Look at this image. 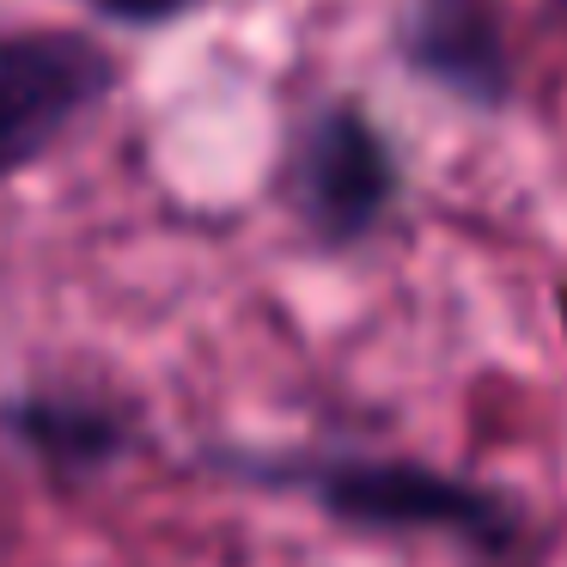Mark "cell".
I'll return each mask as SVG.
<instances>
[{
	"instance_id": "6da1fadb",
	"label": "cell",
	"mask_w": 567,
	"mask_h": 567,
	"mask_svg": "<svg viewBox=\"0 0 567 567\" xmlns=\"http://www.w3.org/2000/svg\"><path fill=\"white\" fill-rule=\"evenodd\" d=\"M116 86L104 43L62 25L0 31V177L25 172Z\"/></svg>"
},
{
	"instance_id": "7a4b0ae2",
	"label": "cell",
	"mask_w": 567,
	"mask_h": 567,
	"mask_svg": "<svg viewBox=\"0 0 567 567\" xmlns=\"http://www.w3.org/2000/svg\"><path fill=\"white\" fill-rule=\"evenodd\" d=\"M396 196V159L354 104H323L293 147V202L330 245L367 238Z\"/></svg>"
},
{
	"instance_id": "3957f363",
	"label": "cell",
	"mask_w": 567,
	"mask_h": 567,
	"mask_svg": "<svg viewBox=\"0 0 567 567\" xmlns=\"http://www.w3.org/2000/svg\"><path fill=\"white\" fill-rule=\"evenodd\" d=\"M403 62L470 104H506L513 50L488 0H409Z\"/></svg>"
},
{
	"instance_id": "277c9868",
	"label": "cell",
	"mask_w": 567,
	"mask_h": 567,
	"mask_svg": "<svg viewBox=\"0 0 567 567\" xmlns=\"http://www.w3.org/2000/svg\"><path fill=\"white\" fill-rule=\"evenodd\" d=\"M318 494L336 513H354L367 525H457V530H482V537H506V518L476 488L440 482L427 470L348 464V470H323Z\"/></svg>"
},
{
	"instance_id": "5b68a950",
	"label": "cell",
	"mask_w": 567,
	"mask_h": 567,
	"mask_svg": "<svg viewBox=\"0 0 567 567\" xmlns=\"http://www.w3.org/2000/svg\"><path fill=\"white\" fill-rule=\"evenodd\" d=\"M25 433L55 457H104L116 445V421L80 403H31L25 409Z\"/></svg>"
},
{
	"instance_id": "8992f818",
	"label": "cell",
	"mask_w": 567,
	"mask_h": 567,
	"mask_svg": "<svg viewBox=\"0 0 567 567\" xmlns=\"http://www.w3.org/2000/svg\"><path fill=\"white\" fill-rule=\"evenodd\" d=\"M86 7H99V13L116 19V25H165V19L189 13L196 0H86Z\"/></svg>"
}]
</instances>
